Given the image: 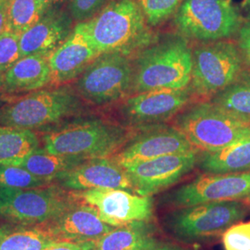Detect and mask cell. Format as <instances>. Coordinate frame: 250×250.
<instances>
[{
	"label": "cell",
	"instance_id": "6da1fadb",
	"mask_svg": "<svg viewBox=\"0 0 250 250\" xmlns=\"http://www.w3.org/2000/svg\"><path fill=\"white\" fill-rule=\"evenodd\" d=\"M80 23L99 54L132 56L158 39L135 0H114L93 18Z\"/></svg>",
	"mask_w": 250,
	"mask_h": 250
},
{
	"label": "cell",
	"instance_id": "7a4b0ae2",
	"mask_svg": "<svg viewBox=\"0 0 250 250\" xmlns=\"http://www.w3.org/2000/svg\"><path fill=\"white\" fill-rule=\"evenodd\" d=\"M191 72L192 48L186 37L172 36L156 41L137 53L132 93L187 88Z\"/></svg>",
	"mask_w": 250,
	"mask_h": 250
},
{
	"label": "cell",
	"instance_id": "3957f363",
	"mask_svg": "<svg viewBox=\"0 0 250 250\" xmlns=\"http://www.w3.org/2000/svg\"><path fill=\"white\" fill-rule=\"evenodd\" d=\"M130 135L122 125L90 118L53 128L42 136V142L46 151L87 160L113 156Z\"/></svg>",
	"mask_w": 250,
	"mask_h": 250
},
{
	"label": "cell",
	"instance_id": "277c9868",
	"mask_svg": "<svg viewBox=\"0 0 250 250\" xmlns=\"http://www.w3.org/2000/svg\"><path fill=\"white\" fill-rule=\"evenodd\" d=\"M83 99L68 83L36 90L0 107V125L36 130L79 114Z\"/></svg>",
	"mask_w": 250,
	"mask_h": 250
},
{
	"label": "cell",
	"instance_id": "5b68a950",
	"mask_svg": "<svg viewBox=\"0 0 250 250\" xmlns=\"http://www.w3.org/2000/svg\"><path fill=\"white\" fill-rule=\"evenodd\" d=\"M245 200L213 201L173 208L163 218V228L178 241L208 242L223 235L250 212Z\"/></svg>",
	"mask_w": 250,
	"mask_h": 250
},
{
	"label": "cell",
	"instance_id": "8992f818",
	"mask_svg": "<svg viewBox=\"0 0 250 250\" xmlns=\"http://www.w3.org/2000/svg\"><path fill=\"white\" fill-rule=\"evenodd\" d=\"M174 126L203 152L220 151L250 136V122L224 112L210 101L184 108Z\"/></svg>",
	"mask_w": 250,
	"mask_h": 250
},
{
	"label": "cell",
	"instance_id": "52a82bcc",
	"mask_svg": "<svg viewBox=\"0 0 250 250\" xmlns=\"http://www.w3.org/2000/svg\"><path fill=\"white\" fill-rule=\"evenodd\" d=\"M134 62L120 52L98 56L76 79L81 99L95 106H107L125 99L133 91Z\"/></svg>",
	"mask_w": 250,
	"mask_h": 250
},
{
	"label": "cell",
	"instance_id": "ba28073f",
	"mask_svg": "<svg viewBox=\"0 0 250 250\" xmlns=\"http://www.w3.org/2000/svg\"><path fill=\"white\" fill-rule=\"evenodd\" d=\"M75 198L55 183L24 189L0 187V217L12 224L37 226L62 213Z\"/></svg>",
	"mask_w": 250,
	"mask_h": 250
},
{
	"label": "cell",
	"instance_id": "9c48e42d",
	"mask_svg": "<svg viewBox=\"0 0 250 250\" xmlns=\"http://www.w3.org/2000/svg\"><path fill=\"white\" fill-rule=\"evenodd\" d=\"M241 53L231 42H205L192 49V72L189 88L194 95H216L231 85L242 71Z\"/></svg>",
	"mask_w": 250,
	"mask_h": 250
},
{
	"label": "cell",
	"instance_id": "30bf717a",
	"mask_svg": "<svg viewBox=\"0 0 250 250\" xmlns=\"http://www.w3.org/2000/svg\"><path fill=\"white\" fill-rule=\"evenodd\" d=\"M173 22L182 36L209 42L235 34L241 19L230 0H184Z\"/></svg>",
	"mask_w": 250,
	"mask_h": 250
},
{
	"label": "cell",
	"instance_id": "8fae6325",
	"mask_svg": "<svg viewBox=\"0 0 250 250\" xmlns=\"http://www.w3.org/2000/svg\"><path fill=\"white\" fill-rule=\"evenodd\" d=\"M250 198V171L202 174L161 197V205L172 208L213 201Z\"/></svg>",
	"mask_w": 250,
	"mask_h": 250
},
{
	"label": "cell",
	"instance_id": "7c38bea8",
	"mask_svg": "<svg viewBox=\"0 0 250 250\" xmlns=\"http://www.w3.org/2000/svg\"><path fill=\"white\" fill-rule=\"evenodd\" d=\"M198 150L161 156L147 161L122 165L134 193L152 197L175 185L198 163Z\"/></svg>",
	"mask_w": 250,
	"mask_h": 250
},
{
	"label": "cell",
	"instance_id": "4fadbf2b",
	"mask_svg": "<svg viewBox=\"0 0 250 250\" xmlns=\"http://www.w3.org/2000/svg\"><path fill=\"white\" fill-rule=\"evenodd\" d=\"M73 195L97 208L100 219L112 227L137 222H151L154 205L151 197L120 188H95Z\"/></svg>",
	"mask_w": 250,
	"mask_h": 250
},
{
	"label": "cell",
	"instance_id": "5bb4252c",
	"mask_svg": "<svg viewBox=\"0 0 250 250\" xmlns=\"http://www.w3.org/2000/svg\"><path fill=\"white\" fill-rule=\"evenodd\" d=\"M193 150L197 148L178 128L161 124L139 127L138 131L130 135L126 143L111 157L122 166Z\"/></svg>",
	"mask_w": 250,
	"mask_h": 250
},
{
	"label": "cell",
	"instance_id": "9a60e30c",
	"mask_svg": "<svg viewBox=\"0 0 250 250\" xmlns=\"http://www.w3.org/2000/svg\"><path fill=\"white\" fill-rule=\"evenodd\" d=\"M195 95L188 86L184 89H158L136 93L125 99L120 112L127 125L143 127L161 125L179 113Z\"/></svg>",
	"mask_w": 250,
	"mask_h": 250
},
{
	"label": "cell",
	"instance_id": "2e32d148",
	"mask_svg": "<svg viewBox=\"0 0 250 250\" xmlns=\"http://www.w3.org/2000/svg\"><path fill=\"white\" fill-rule=\"evenodd\" d=\"M37 226L57 241L77 243L96 241L114 228L100 219L96 208L78 197L62 213Z\"/></svg>",
	"mask_w": 250,
	"mask_h": 250
},
{
	"label": "cell",
	"instance_id": "e0dca14e",
	"mask_svg": "<svg viewBox=\"0 0 250 250\" xmlns=\"http://www.w3.org/2000/svg\"><path fill=\"white\" fill-rule=\"evenodd\" d=\"M54 183L70 192L95 188H120L134 192L125 169L112 157L87 159L59 176Z\"/></svg>",
	"mask_w": 250,
	"mask_h": 250
},
{
	"label": "cell",
	"instance_id": "ac0fdd59",
	"mask_svg": "<svg viewBox=\"0 0 250 250\" xmlns=\"http://www.w3.org/2000/svg\"><path fill=\"white\" fill-rule=\"evenodd\" d=\"M99 55L80 22H77L71 35L48 57L51 86L67 84L77 79Z\"/></svg>",
	"mask_w": 250,
	"mask_h": 250
},
{
	"label": "cell",
	"instance_id": "d6986e66",
	"mask_svg": "<svg viewBox=\"0 0 250 250\" xmlns=\"http://www.w3.org/2000/svg\"><path fill=\"white\" fill-rule=\"evenodd\" d=\"M72 21L70 13L59 8L47 10L38 21L21 35V57L50 55L71 35Z\"/></svg>",
	"mask_w": 250,
	"mask_h": 250
},
{
	"label": "cell",
	"instance_id": "ffe728a7",
	"mask_svg": "<svg viewBox=\"0 0 250 250\" xmlns=\"http://www.w3.org/2000/svg\"><path fill=\"white\" fill-rule=\"evenodd\" d=\"M49 55L21 57L4 73V94L15 95L42 89L51 83Z\"/></svg>",
	"mask_w": 250,
	"mask_h": 250
},
{
	"label": "cell",
	"instance_id": "44dd1931",
	"mask_svg": "<svg viewBox=\"0 0 250 250\" xmlns=\"http://www.w3.org/2000/svg\"><path fill=\"white\" fill-rule=\"evenodd\" d=\"M151 222H137L120 227L94 241L95 250H150L160 242Z\"/></svg>",
	"mask_w": 250,
	"mask_h": 250
},
{
	"label": "cell",
	"instance_id": "7402d4cb",
	"mask_svg": "<svg viewBox=\"0 0 250 250\" xmlns=\"http://www.w3.org/2000/svg\"><path fill=\"white\" fill-rule=\"evenodd\" d=\"M200 169L209 173L244 172L250 170V136L220 151L199 155Z\"/></svg>",
	"mask_w": 250,
	"mask_h": 250
},
{
	"label": "cell",
	"instance_id": "603a6c76",
	"mask_svg": "<svg viewBox=\"0 0 250 250\" xmlns=\"http://www.w3.org/2000/svg\"><path fill=\"white\" fill-rule=\"evenodd\" d=\"M85 160L79 157L57 155L38 147L9 165L21 167L37 177L54 182L59 176L72 170Z\"/></svg>",
	"mask_w": 250,
	"mask_h": 250
},
{
	"label": "cell",
	"instance_id": "cb8c5ba5",
	"mask_svg": "<svg viewBox=\"0 0 250 250\" xmlns=\"http://www.w3.org/2000/svg\"><path fill=\"white\" fill-rule=\"evenodd\" d=\"M57 242L38 226L0 224V250H44Z\"/></svg>",
	"mask_w": 250,
	"mask_h": 250
},
{
	"label": "cell",
	"instance_id": "d4e9b609",
	"mask_svg": "<svg viewBox=\"0 0 250 250\" xmlns=\"http://www.w3.org/2000/svg\"><path fill=\"white\" fill-rule=\"evenodd\" d=\"M39 146L40 139L34 131L0 125V163L10 164Z\"/></svg>",
	"mask_w": 250,
	"mask_h": 250
},
{
	"label": "cell",
	"instance_id": "484cf974",
	"mask_svg": "<svg viewBox=\"0 0 250 250\" xmlns=\"http://www.w3.org/2000/svg\"><path fill=\"white\" fill-rule=\"evenodd\" d=\"M210 102L232 116L250 122V78L237 79L214 95Z\"/></svg>",
	"mask_w": 250,
	"mask_h": 250
},
{
	"label": "cell",
	"instance_id": "4316f807",
	"mask_svg": "<svg viewBox=\"0 0 250 250\" xmlns=\"http://www.w3.org/2000/svg\"><path fill=\"white\" fill-rule=\"evenodd\" d=\"M38 0H10L7 29L22 35L42 17Z\"/></svg>",
	"mask_w": 250,
	"mask_h": 250
},
{
	"label": "cell",
	"instance_id": "83f0119b",
	"mask_svg": "<svg viewBox=\"0 0 250 250\" xmlns=\"http://www.w3.org/2000/svg\"><path fill=\"white\" fill-rule=\"evenodd\" d=\"M52 184L53 181L37 177L21 167L0 163L1 188L24 189L47 187Z\"/></svg>",
	"mask_w": 250,
	"mask_h": 250
},
{
	"label": "cell",
	"instance_id": "f1b7e54d",
	"mask_svg": "<svg viewBox=\"0 0 250 250\" xmlns=\"http://www.w3.org/2000/svg\"><path fill=\"white\" fill-rule=\"evenodd\" d=\"M149 26L156 27L175 14L184 0H135Z\"/></svg>",
	"mask_w": 250,
	"mask_h": 250
},
{
	"label": "cell",
	"instance_id": "f546056e",
	"mask_svg": "<svg viewBox=\"0 0 250 250\" xmlns=\"http://www.w3.org/2000/svg\"><path fill=\"white\" fill-rule=\"evenodd\" d=\"M20 38L21 35L8 29L0 36V73L4 74L21 58Z\"/></svg>",
	"mask_w": 250,
	"mask_h": 250
},
{
	"label": "cell",
	"instance_id": "4dcf8cb0",
	"mask_svg": "<svg viewBox=\"0 0 250 250\" xmlns=\"http://www.w3.org/2000/svg\"><path fill=\"white\" fill-rule=\"evenodd\" d=\"M224 250H250V221L239 222L223 233Z\"/></svg>",
	"mask_w": 250,
	"mask_h": 250
},
{
	"label": "cell",
	"instance_id": "1f68e13d",
	"mask_svg": "<svg viewBox=\"0 0 250 250\" xmlns=\"http://www.w3.org/2000/svg\"><path fill=\"white\" fill-rule=\"evenodd\" d=\"M114 0H70L69 13L76 22L85 21L97 15Z\"/></svg>",
	"mask_w": 250,
	"mask_h": 250
},
{
	"label": "cell",
	"instance_id": "d6a6232c",
	"mask_svg": "<svg viewBox=\"0 0 250 250\" xmlns=\"http://www.w3.org/2000/svg\"><path fill=\"white\" fill-rule=\"evenodd\" d=\"M44 250H95L94 241L77 242L59 241Z\"/></svg>",
	"mask_w": 250,
	"mask_h": 250
},
{
	"label": "cell",
	"instance_id": "836d02e7",
	"mask_svg": "<svg viewBox=\"0 0 250 250\" xmlns=\"http://www.w3.org/2000/svg\"><path fill=\"white\" fill-rule=\"evenodd\" d=\"M239 45L245 60L250 66V23H247L240 28Z\"/></svg>",
	"mask_w": 250,
	"mask_h": 250
},
{
	"label": "cell",
	"instance_id": "e575fe53",
	"mask_svg": "<svg viewBox=\"0 0 250 250\" xmlns=\"http://www.w3.org/2000/svg\"><path fill=\"white\" fill-rule=\"evenodd\" d=\"M10 0H0V36L7 29V18Z\"/></svg>",
	"mask_w": 250,
	"mask_h": 250
},
{
	"label": "cell",
	"instance_id": "d590c367",
	"mask_svg": "<svg viewBox=\"0 0 250 250\" xmlns=\"http://www.w3.org/2000/svg\"><path fill=\"white\" fill-rule=\"evenodd\" d=\"M40 4V8L43 14L49 9L59 8V5L62 2V0H38Z\"/></svg>",
	"mask_w": 250,
	"mask_h": 250
},
{
	"label": "cell",
	"instance_id": "8d00e7d4",
	"mask_svg": "<svg viewBox=\"0 0 250 250\" xmlns=\"http://www.w3.org/2000/svg\"><path fill=\"white\" fill-rule=\"evenodd\" d=\"M150 250H188L183 248H180L177 246H173V245H169V244H164L160 242L157 246H155L153 249Z\"/></svg>",
	"mask_w": 250,
	"mask_h": 250
},
{
	"label": "cell",
	"instance_id": "74e56055",
	"mask_svg": "<svg viewBox=\"0 0 250 250\" xmlns=\"http://www.w3.org/2000/svg\"><path fill=\"white\" fill-rule=\"evenodd\" d=\"M3 84H4V74L0 73V94L3 91Z\"/></svg>",
	"mask_w": 250,
	"mask_h": 250
},
{
	"label": "cell",
	"instance_id": "f35d334b",
	"mask_svg": "<svg viewBox=\"0 0 250 250\" xmlns=\"http://www.w3.org/2000/svg\"><path fill=\"white\" fill-rule=\"evenodd\" d=\"M246 9H247L248 12L250 13V0H247V2H246Z\"/></svg>",
	"mask_w": 250,
	"mask_h": 250
}]
</instances>
